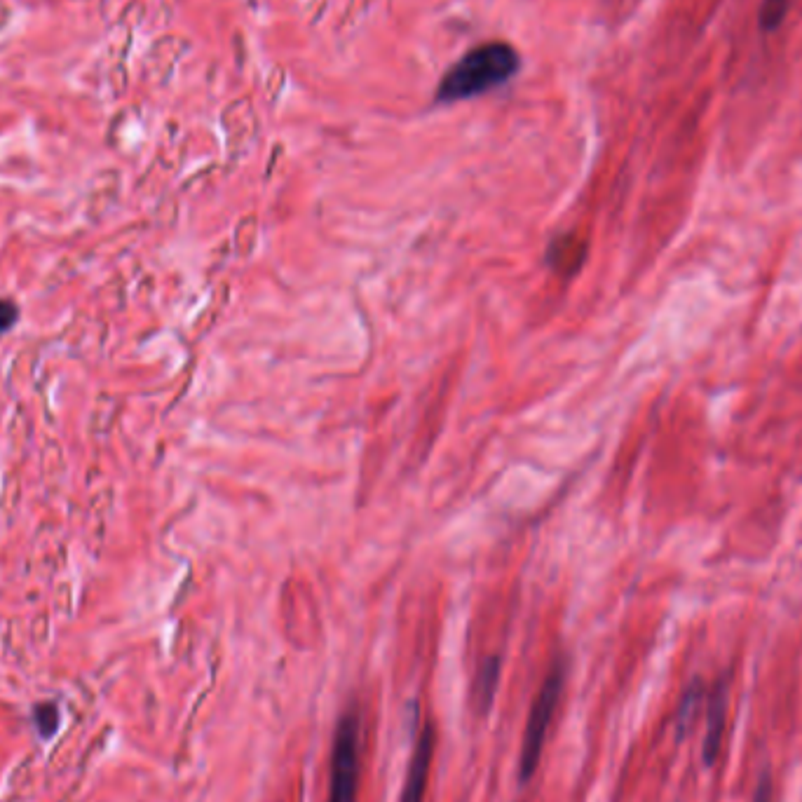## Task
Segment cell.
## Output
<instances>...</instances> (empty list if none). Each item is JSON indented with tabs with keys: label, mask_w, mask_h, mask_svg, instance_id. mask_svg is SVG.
<instances>
[{
	"label": "cell",
	"mask_w": 802,
	"mask_h": 802,
	"mask_svg": "<svg viewBox=\"0 0 802 802\" xmlns=\"http://www.w3.org/2000/svg\"><path fill=\"white\" fill-rule=\"evenodd\" d=\"M751 802H774V784L770 770H763V774H760Z\"/></svg>",
	"instance_id": "obj_10"
},
{
	"label": "cell",
	"mask_w": 802,
	"mask_h": 802,
	"mask_svg": "<svg viewBox=\"0 0 802 802\" xmlns=\"http://www.w3.org/2000/svg\"><path fill=\"white\" fill-rule=\"evenodd\" d=\"M788 10V0H765L760 8V29L763 31H777L781 22H784Z\"/></svg>",
	"instance_id": "obj_8"
},
{
	"label": "cell",
	"mask_w": 802,
	"mask_h": 802,
	"mask_svg": "<svg viewBox=\"0 0 802 802\" xmlns=\"http://www.w3.org/2000/svg\"><path fill=\"white\" fill-rule=\"evenodd\" d=\"M563 685H566V664L556 662L549 671V676L542 683V688L535 697L533 706H530L528 713V723L526 732H523V744H521V760H519V781L526 784V781L538 772L542 749H545L547 742V730L552 725L554 711L561 702V692Z\"/></svg>",
	"instance_id": "obj_2"
},
{
	"label": "cell",
	"mask_w": 802,
	"mask_h": 802,
	"mask_svg": "<svg viewBox=\"0 0 802 802\" xmlns=\"http://www.w3.org/2000/svg\"><path fill=\"white\" fill-rule=\"evenodd\" d=\"M434 742H437L434 725L425 723L423 730L418 732L416 749H413L409 772H406V784H404V791H401L399 802H423L427 779H430Z\"/></svg>",
	"instance_id": "obj_5"
},
{
	"label": "cell",
	"mask_w": 802,
	"mask_h": 802,
	"mask_svg": "<svg viewBox=\"0 0 802 802\" xmlns=\"http://www.w3.org/2000/svg\"><path fill=\"white\" fill-rule=\"evenodd\" d=\"M704 697H706L704 683L699 681V678H695V681L688 685V690L683 692V699H681V704H678V711L674 718V732H676L678 742H683L685 734L690 732V727H692V723H695L697 711H699V706H702Z\"/></svg>",
	"instance_id": "obj_6"
},
{
	"label": "cell",
	"mask_w": 802,
	"mask_h": 802,
	"mask_svg": "<svg viewBox=\"0 0 802 802\" xmlns=\"http://www.w3.org/2000/svg\"><path fill=\"white\" fill-rule=\"evenodd\" d=\"M498 681H500V659L488 657L486 662L479 666L477 683H474V697H477V706L481 713L491 709L495 690H498Z\"/></svg>",
	"instance_id": "obj_7"
},
{
	"label": "cell",
	"mask_w": 802,
	"mask_h": 802,
	"mask_svg": "<svg viewBox=\"0 0 802 802\" xmlns=\"http://www.w3.org/2000/svg\"><path fill=\"white\" fill-rule=\"evenodd\" d=\"M359 746H362V720L355 709H350L338 720L333 737L329 802H357Z\"/></svg>",
	"instance_id": "obj_3"
},
{
	"label": "cell",
	"mask_w": 802,
	"mask_h": 802,
	"mask_svg": "<svg viewBox=\"0 0 802 802\" xmlns=\"http://www.w3.org/2000/svg\"><path fill=\"white\" fill-rule=\"evenodd\" d=\"M17 317H19V310L15 303L0 301V336H3L5 331H10V326L17 322Z\"/></svg>",
	"instance_id": "obj_11"
},
{
	"label": "cell",
	"mask_w": 802,
	"mask_h": 802,
	"mask_svg": "<svg viewBox=\"0 0 802 802\" xmlns=\"http://www.w3.org/2000/svg\"><path fill=\"white\" fill-rule=\"evenodd\" d=\"M521 69V57L509 43H484L455 61L437 87L439 104L484 97L507 85Z\"/></svg>",
	"instance_id": "obj_1"
},
{
	"label": "cell",
	"mask_w": 802,
	"mask_h": 802,
	"mask_svg": "<svg viewBox=\"0 0 802 802\" xmlns=\"http://www.w3.org/2000/svg\"><path fill=\"white\" fill-rule=\"evenodd\" d=\"M36 720H38V727L40 732H43V737H52L54 732H57V709H54V704H43L36 709Z\"/></svg>",
	"instance_id": "obj_9"
},
{
	"label": "cell",
	"mask_w": 802,
	"mask_h": 802,
	"mask_svg": "<svg viewBox=\"0 0 802 802\" xmlns=\"http://www.w3.org/2000/svg\"><path fill=\"white\" fill-rule=\"evenodd\" d=\"M727 706H730V676L723 674L706 690V732L702 744V758L706 767L716 765L720 749H723Z\"/></svg>",
	"instance_id": "obj_4"
}]
</instances>
